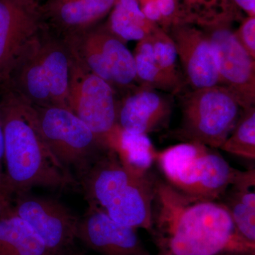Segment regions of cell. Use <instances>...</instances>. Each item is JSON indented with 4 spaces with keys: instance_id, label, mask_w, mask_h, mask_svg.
<instances>
[{
    "instance_id": "cell-1",
    "label": "cell",
    "mask_w": 255,
    "mask_h": 255,
    "mask_svg": "<svg viewBox=\"0 0 255 255\" xmlns=\"http://www.w3.org/2000/svg\"><path fill=\"white\" fill-rule=\"evenodd\" d=\"M151 235L164 254L240 255L246 243L221 203L155 179Z\"/></svg>"
},
{
    "instance_id": "cell-2",
    "label": "cell",
    "mask_w": 255,
    "mask_h": 255,
    "mask_svg": "<svg viewBox=\"0 0 255 255\" xmlns=\"http://www.w3.org/2000/svg\"><path fill=\"white\" fill-rule=\"evenodd\" d=\"M0 121L4 134L5 199L34 187L67 190L80 185L47 146L33 106L4 85L0 86Z\"/></svg>"
},
{
    "instance_id": "cell-3",
    "label": "cell",
    "mask_w": 255,
    "mask_h": 255,
    "mask_svg": "<svg viewBox=\"0 0 255 255\" xmlns=\"http://www.w3.org/2000/svg\"><path fill=\"white\" fill-rule=\"evenodd\" d=\"M73 60L63 37L46 23L23 46L1 85L34 107L69 109Z\"/></svg>"
},
{
    "instance_id": "cell-4",
    "label": "cell",
    "mask_w": 255,
    "mask_h": 255,
    "mask_svg": "<svg viewBox=\"0 0 255 255\" xmlns=\"http://www.w3.org/2000/svg\"><path fill=\"white\" fill-rule=\"evenodd\" d=\"M214 149L183 142L157 151L155 162L167 182L177 190L216 201L234 182L239 170L233 168Z\"/></svg>"
},
{
    "instance_id": "cell-5",
    "label": "cell",
    "mask_w": 255,
    "mask_h": 255,
    "mask_svg": "<svg viewBox=\"0 0 255 255\" xmlns=\"http://www.w3.org/2000/svg\"><path fill=\"white\" fill-rule=\"evenodd\" d=\"M242 111L234 96L221 85L193 90L182 97V122L174 137L220 148Z\"/></svg>"
},
{
    "instance_id": "cell-6",
    "label": "cell",
    "mask_w": 255,
    "mask_h": 255,
    "mask_svg": "<svg viewBox=\"0 0 255 255\" xmlns=\"http://www.w3.org/2000/svg\"><path fill=\"white\" fill-rule=\"evenodd\" d=\"M33 107L40 132L48 148L64 167L72 173L73 170L76 172L78 180L108 150L88 126L69 109Z\"/></svg>"
},
{
    "instance_id": "cell-7",
    "label": "cell",
    "mask_w": 255,
    "mask_h": 255,
    "mask_svg": "<svg viewBox=\"0 0 255 255\" xmlns=\"http://www.w3.org/2000/svg\"><path fill=\"white\" fill-rule=\"evenodd\" d=\"M63 37L74 59L114 90L130 88L137 81L133 54L105 23Z\"/></svg>"
},
{
    "instance_id": "cell-8",
    "label": "cell",
    "mask_w": 255,
    "mask_h": 255,
    "mask_svg": "<svg viewBox=\"0 0 255 255\" xmlns=\"http://www.w3.org/2000/svg\"><path fill=\"white\" fill-rule=\"evenodd\" d=\"M234 11L215 14L197 24L207 35L214 48L219 85L227 89L242 110L255 107V60L238 41L231 26Z\"/></svg>"
},
{
    "instance_id": "cell-9",
    "label": "cell",
    "mask_w": 255,
    "mask_h": 255,
    "mask_svg": "<svg viewBox=\"0 0 255 255\" xmlns=\"http://www.w3.org/2000/svg\"><path fill=\"white\" fill-rule=\"evenodd\" d=\"M119 102L116 90L108 82L90 73L73 58L69 82L68 108L108 148L120 127Z\"/></svg>"
},
{
    "instance_id": "cell-10",
    "label": "cell",
    "mask_w": 255,
    "mask_h": 255,
    "mask_svg": "<svg viewBox=\"0 0 255 255\" xmlns=\"http://www.w3.org/2000/svg\"><path fill=\"white\" fill-rule=\"evenodd\" d=\"M14 211L41 238L50 255H63L76 238L80 218L60 201L23 193L9 200Z\"/></svg>"
},
{
    "instance_id": "cell-11",
    "label": "cell",
    "mask_w": 255,
    "mask_h": 255,
    "mask_svg": "<svg viewBox=\"0 0 255 255\" xmlns=\"http://www.w3.org/2000/svg\"><path fill=\"white\" fill-rule=\"evenodd\" d=\"M46 24L41 0H0V85L23 46Z\"/></svg>"
},
{
    "instance_id": "cell-12",
    "label": "cell",
    "mask_w": 255,
    "mask_h": 255,
    "mask_svg": "<svg viewBox=\"0 0 255 255\" xmlns=\"http://www.w3.org/2000/svg\"><path fill=\"white\" fill-rule=\"evenodd\" d=\"M183 77L193 90L219 85L214 48L202 28L191 23H176L169 28Z\"/></svg>"
},
{
    "instance_id": "cell-13",
    "label": "cell",
    "mask_w": 255,
    "mask_h": 255,
    "mask_svg": "<svg viewBox=\"0 0 255 255\" xmlns=\"http://www.w3.org/2000/svg\"><path fill=\"white\" fill-rule=\"evenodd\" d=\"M76 238L102 255H150L136 229L117 223L94 206L89 205L79 219Z\"/></svg>"
},
{
    "instance_id": "cell-14",
    "label": "cell",
    "mask_w": 255,
    "mask_h": 255,
    "mask_svg": "<svg viewBox=\"0 0 255 255\" xmlns=\"http://www.w3.org/2000/svg\"><path fill=\"white\" fill-rule=\"evenodd\" d=\"M172 112L170 98L141 87L119 102L118 124L126 131L148 135L167 127Z\"/></svg>"
},
{
    "instance_id": "cell-15",
    "label": "cell",
    "mask_w": 255,
    "mask_h": 255,
    "mask_svg": "<svg viewBox=\"0 0 255 255\" xmlns=\"http://www.w3.org/2000/svg\"><path fill=\"white\" fill-rule=\"evenodd\" d=\"M155 179L150 172L137 176L103 211L120 224L151 233Z\"/></svg>"
},
{
    "instance_id": "cell-16",
    "label": "cell",
    "mask_w": 255,
    "mask_h": 255,
    "mask_svg": "<svg viewBox=\"0 0 255 255\" xmlns=\"http://www.w3.org/2000/svg\"><path fill=\"white\" fill-rule=\"evenodd\" d=\"M117 0H70L43 6L48 26L63 36L97 24L110 14Z\"/></svg>"
},
{
    "instance_id": "cell-17",
    "label": "cell",
    "mask_w": 255,
    "mask_h": 255,
    "mask_svg": "<svg viewBox=\"0 0 255 255\" xmlns=\"http://www.w3.org/2000/svg\"><path fill=\"white\" fill-rule=\"evenodd\" d=\"M255 171L239 170L234 182L221 198L238 233L255 243Z\"/></svg>"
},
{
    "instance_id": "cell-18",
    "label": "cell",
    "mask_w": 255,
    "mask_h": 255,
    "mask_svg": "<svg viewBox=\"0 0 255 255\" xmlns=\"http://www.w3.org/2000/svg\"><path fill=\"white\" fill-rule=\"evenodd\" d=\"M44 243L18 216L11 201H0V255H48Z\"/></svg>"
},
{
    "instance_id": "cell-19",
    "label": "cell",
    "mask_w": 255,
    "mask_h": 255,
    "mask_svg": "<svg viewBox=\"0 0 255 255\" xmlns=\"http://www.w3.org/2000/svg\"><path fill=\"white\" fill-rule=\"evenodd\" d=\"M110 149L117 153L127 168L138 175L150 173L157 152L148 135L132 133L121 127L111 142Z\"/></svg>"
},
{
    "instance_id": "cell-20",
    "label": "cell",
    "mask_w": 255,
    "mask_h": 255,
    "mask_svg": "<svg viewBox=\"0 0 255 255\" xmlns=\"http://www.w3.org/2000/svg\"><path fill=\"white\" fill-rule=\"evenodd\" d=\"M109 15L106 26L125 43L141 41L157 26L147 19L137 0H117Z\"/></svg>"
},
{
    "instance_id": "cell-21",
    "label": "cell",
    "mask_w": 255,
    "mask_h": 255,
    "mask_svg": "<svg viewBox=\"0 0 255 255\" xmlns=\"http://www.w3.org/2000/svg\"><path fill=\"white\" fill-rule=\"evenodd\" d=\"M137 81L142 87L152 90L178 92L179 89L159 68L156 63L150 36L138 41L133 53Z\"/></svg>"
},
{
    "instance_id": "cell-22",
    "label": "cell",
    "mask_w": 255,
    "mask_h": 255,
    "mask_svg": "<svg viewBox=\"0 0 255 255\" xmlns=\"http://www.w3.org/2000/svg\"><path fill=\"white\" fill-rule=\"evenodd\" d=\"M221 150L248 159H255V108L242 111L236 127Z\"/></svg>"
},
{
    "instance_id": "cell-23",
    "label": "cell",
    "mask_w": 255,
    "mask_h": 255,
    "mask_svg": "<svg viewBox=\"0 0 255 255\" xmlns=\"http://www.w3.org/2000/svg\"><path fill=\"white\" fill-rule=\"evenodd\" d=\"M154 57L159 68L180 90L183 85L182 74L178 65L177 50L170 36L159 26L150 35Z\"/></svg>"
},
{
    "instance_id": "cell-24",
    "label": "cell",
    "mask_w": 255,
    "mask_h": 255,
    "mask_svg": "<svg viewBox=\"0 0 255 255\" xmlns=\"http://www.w3.org/2000/svg\"><path fill=\"white\" fill-rule=\"evenodd\" d=\"M238 41L255 59V16H247L235 31Z\"/></svg>"
},
{
    "instance_id": "cell-25",
    "label": "cell",
    "mask_w": 255,
    "mask_h": 255,
    "mask_svg": "<svg viewBox=\"0 0 255 255\" xmlns=\"http://www.w3.org/2000/svg\"><path fill=\"white\" fill-rule=\"evenodd\" d=\"M231 0H199L200 13L197 20L207 18L211 15L233 11Z\"/></svg>"
},
{
    "instance_id": "cell-26",
    "label": "cell",
    "mask_w": 255,
    "mask_h": 255,
    "mask_svg": "<svg viewBox=\"0 0 255 255\" xmlns=\"http://www.w3.org/2000/svg\"><path fill=\"white\" fill-rule=\"evenodd\" d=\"M186 22H194L200 13L199 0H177Z\"/></svg>"
},
{
    "instance_id": "cell-27",
    "label": "cell",
    "mask_w": 255,
    "mask_h": 255,
    "mask_svg": "<svg viewBox=\"0 0 255 255\" xmlns=\"http://www.w3.org/2000/svg\"><path fill=\"white\" fill-rule=\"evenodd\" d=\"M4 199V134L0 121V201Z\"/></svg>"
},
{
    "instance_id": "cell-28",
    "label": "cell",
    "mask_w": 255,
    "mask_h": 255,
    "mask_svg": "<svg viewBox=\"0 0 255 255\" xmlns=\"http://www.w3.org/2000/svg\"><path fill=\"white\" fill-rule=\"evenodd\" d=\"M248 16H255V0H232Z\"/></svg>"
},
{
    "instance_id": "cell-29",
    "label": "cell",
    "mask_w": 255,
    "mask_h": 255,
    "mask_svg": "<svg viewBox=\"0 0 255 255\" xmlns=\"http://www.w3.org/2000/svg\"><path fill=\"white\" fill-rule=\"evenodd\" d=\"M137 2H138L139 5L141 6V5L145 4V3L148 2V1H157V0H137Z\"/></svg>"
},
{
    "instance_id": "cell-30",
    "label": "cell",
    "mask_w": 255,
    "mask_h": 255,
    "mask_svg": "<svg viewBox=\"0 0 255 255\" xmlns=\"http://www.w3.org/2000/svg\"><path fill=\"white\" fill-rule=\"evenodd\" d=\"M171 255L164 254V253H162V255Z\"/></svg>"
},
{
    "instance_id": "cell-31",
    "label": "cell",
    "mask_w": 255,
    "mask_h": 255,
    "mask_svg": "<svg viewBox=\"0 0 255 255\" xmlns=\"http://www.w3.org/2000/svg\"><path fill=\"white\" fill-rule=\"evenodd\" d=\"M50 255V254H49V255Z\"/></svg>"
},
{
    "instance_id": "cell-32",
    "label": "cell",
    "mask_w": 255,
    "mask_h": 255,
    "mask_svg": "<svg viewBox=\"0 0 255 255\" xmlns=\"http://www.w3.org/2000/svg\"></svg>"
}]
</instances>
